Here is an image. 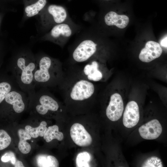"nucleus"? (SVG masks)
<instances>
[{"instance_id": "1", "label": "nucleus", "mask_w": 167, "mask_h": 167, "mask_svg": "<svg viewBox=\"0 0 167 167\" xmlns=\"http://www.w3.org/2000/svg\"><path fill=\"white\" fill-rule=\"evenodd\" d=\"M35 56L29 49H23L13 57L6 70L12 76L19 88L31 97L36 92L34 73Z\"/></svg>"}, {"instance_id": "2", "label": "nucleus", "mask_w": 167, "mask_h": 167, "mask_svg": "<svg viewBox=\"0 0 167 167\" xmlns=\"http://www.w3.org/2000/svg\"><path fill=\"white\" fill-rule=\"evenodd\" d=\"M35 56L36 66L34 81L36 88H58L66 74L62 63L57 59L44 54Z\"/></svg>"}, {"instance_id": "3", "label": "nucleus", "mask_w": 167, "mask_h": 167, "mask_svg": "<svg viewBox=\"0 0 167 167\" xmlns=\"http://www.w3.org/2000/svg\"><path fill=\"white\" fill-rule=\"evenodd\" d=\"M49 89L42 88L36 91L32 96L37 100V103L35 106L36 111L41 115H45L49 111L56 112L60 108L58 102L52 95Z\"/></svg>"}, {"instance_id": "4", "label": "nucleus", "mask_w": 167, "mask_h": 167, "mask_svg": "<svg viewBox=\"0 0 167 167\" xmlns=\"http://www.w3.org/2000/svg\"><path fill=\"white\" fill-rule=\"evenodd\" d=\"M97 45L91 40H86L81 42L74 49L72 54V63L87 62L95 59Z\"/></svg>"}, {"instance_id": "5", "label": "nucleus", "mask_w": 167, "mask_h": 167, "mask_svg": "<svg viewBox=\"0 0 167 167\" xmlns=\"http://www.w3.org/2000/svg\"><path fill=\"white\" fill-rule=\"evenodd\" d=\"M67 16L66 11L63 7L55 5H49L46 11L40 13L41 23L46 27L62 23Z\"/></svg>"}, {"instance_id": "6", "label": "nucleus", "mask_w": 167, "mask_h": 167, "mask_svg": "<svg viewBox=\"0 0 167 167\" xmlns=\"http://www.w3.org/2000/svg\"><path fill=\"white\" fill-rule=\"evenodd\" d=\"M124 110V104L121 96L115 93L112 94L106 109L107 118L112 121H116L122 116Z\"/></svg>"}, {"instance_id": "7", "label": "nucleus", "mask_w": 167, "mask_h": 167, "mask_svg": "<svg viewBox=\"0 0 167 167\" xmlns=\"http://www.w3.org/2000/svg\"><path fill=\"white\" fill-rule=\"evenodd\" d=\"M70 133L73 142L79 146L87 147L92 143L91 136L80 124H74L71 128Z\"/></svg>"}, {"instance_id": "8", "label": "nucleus", "mask_w": 167, "mask_h": 167, "mask_svg": "<svg viewBox=\"0 0 167 167\" xmlns=\"http://www.w3.org/2000/svg\"><path fill=\"white\" fill-rule=\"evenodd\" d=\"M138 131L143 139L152 140L160 136L162 131V128L159 121L156 119H154L140 126Z\"/></svg>"}, {"instance_id": "9", "label": "nucleus", "mask_w": 167, "mask_h": 167, "mask_svg": "<svg viewBox=\"0 0 167 167\" xmlns=\"http://www.w3.org/2000/svg\"><path fill=\"white\" fill-rule=\"evenodd\" d=\"M140 118L139 106L134 101H131L127 104L124 112L122 122L124 126L127 128H132L138 123Z\"/></svg>"}, {"instance_id": "10", "label": "nucleus", "mask_w": 167, "mask_h": 167, "mask_svg": "<svg viewBox=\"0 0 167 167\" xmlns=\"http://www.w3.org/2000/svg\"><path fill=\"white\" fill-rule=\"evenodd\" d=\"M19 88L11 75L6 70L0 69V104L12 90Z\"/></svg>"}, {"instance_id": "11", "label": "nucleus", "mask_w": 167, "mask_h": 167, "mask_svg": "<svg viewBox=\"0 0 167 167\" xmlns=\"http://www.w3.org/2000/svg\"><path fill=\"white\" fill-rule=\"evenodd\" d=\"M162 49L159 43L153 41H149L141 51L139 58L141 61L149 62L160 56Z\"/></svg>"}, {"instance_id": "12", "label": "nucleus", "mask_w": 167, "mask_h": 167, "mask_svg": "<svg viewBox=\"0 0 167 167\" xmlns=\"http://www.w3.org/2000/svg\"><path fill=\"white\" fill-rule=\"evenodd\" d=\"M72 32L69 25L61 23L54 26L49 33V36L50 39L54 42L61 45L62 41L70 37Z\"/></svg>"}, {"instance_id": "13", "label": "nucleus", "mask_w": 167, "mask_h": 167, "mask_svg": "<svg viewBox=\"0 0 167 167\" xmlns=\"http://www.w3.org/2000/svg\"><path fill=\"white\" fill-rule=\"evenodd\" d=\"M104 20L108 26L115 25L120 28H126L129 24V17L125 15H119L115 12L110 11L105 16Z\"/></svg>"}, {"instance_id": "14", "label": "nucleus", "mask_w": 167, "mask_h": 167, "mask_svg": "<svg viewBox=\"0 0 167 167\" xmlns=\"http://www.w3.org/2000/svg\"><path fill=\"white\" fill-rule=\"evenodd\" d=\"M18 134L19 138L18 146L19 150L23 154L28 153L30 152L31 147L26 140L31 139V136L25 130L22 129L19 130Z\"/></svg>"}, {"instance_id": "15", "label": "nucleus", "mask_w": 167, "mask_h": 167, "mask_svg": "<svg viewBox=\"0 0 167 167\" xmlns=\"http://www.w3.org/2000/svg\"><path fill=\"white\" fill-rule=\"evenodd\" d=\"M37 165L40 167H58L59 166L58 160L54 156L45 154L39 155L37 156Z\"/></svg>"}, {"instance_id": "16", "label": "nucleus", "mask_w": 167, "mask_h": 167, "mask_svg": "<svg viewBox=\"0 0 167 167\" xmlns=\"http://www.w3.org/2000/svg\"><path fill=\"white\" fill-rule=\"evenodd\" d=\"M43 137L46 141L49 143L54 139L62 141L63 139L64 135L62 133L59 131L58 126L54 125L47 128Z\"/></svg>"}, {"instance_id": "17", "label": "nucleus", "mask_w": 167, "mask_h": 167, "mask_svg": "<svg viewBox=\"0 0 167 167\" xmlns=\"http://www.w3.org/2000/svg\"><path fill=\"white\" fill-rule=\"evenodd\" d=\"M46 0H38L34 3L26 6L25 8V12L26 16L32 17L39 14L45 6Z\"/></svg>"}, {"instance_id": "18", "label": "nucleus", "mask_w": 167, "mask_h": 167, "mask_svg": "<svg viewBox=\"0 0 167 167\" xmlns=\"http://www.w3.org/2000/svg\"><path fill=\"white\" fill-rule=\"evenodd\" d=\"M46 125V122L43 121L36 127L33 128L29 125L26 126L25 130L33 138H36L38 136L43 137L47 128Z\"/></svg>"}, {"instance_id": "19", "label": "nucleus", "mask_w": 167, "mask_h": 167, "mask_svg": "<svg viewBox=\"0 0 167 167\" xmlns=\"http://www.w3.org/2000/svg\"><path fill=\"white\" fill-rule=\"evenodd\" d=\"M91 157L88 152H84L79 153L76 159V164L78 167H90L89 162L91 160Z\"/></svg>"}, {"instance_id": "20", "label": "nucleus", "mask_w": 167, "mask_h": 167, "mask_svg": "<svg viewBox=\"0 0 167 167\" xmlns=\"http://www.w3.org/2000/svg\"><path fill=\"white\" fill-rule=\"evenodd\" d=\"M11 140V137L5 130L0 129V151L7 148L10 145Z\"/></svg>"}, {"instance_id": "21", "label": "nucleus", "mask_w": 167, "mask_h": 167, "mask_svg": "<svg viewBox=\"0 0 167 167\" xmlns=\"http://www.w3.org/2000/svg\"><path fill=\"white\" fill-rule=\"evenodd\" d=\"M142 167H163L161 160L158 157L153 156L146 159L143 163Z\"/></svg>"}, {"instance_id": "22", "label": "nucleus", "mask_w": 167, "mask_h": 167, "mask_svg": "<svg viewBox=\"0 0 167 167\" xmlns=\"http://www.w3.org/2000/svg\"><path fill=\"white\" fill-rule=\"evenodd\" d=\"M0 160L3 163H6L10 161L13 165H15L17 161L14 154L11 151L4 153L1 156Z\"/></svg>"}, {"instance_id": "23", "label": "nucleus", "mask_w": 167, "mask_h": 167, "mask_svg": "<svg viewBox=\"0 0 167 167\" xmlns=\"http://www.w3.org/2000/svg\"><path fill=\"white\" fill-rule=\"evenodd\" d=\"M5 52V49L4 46L0 42V69L2 64L4 57Z\"/></svg>"}, {"instance_id": "24", "label": "nucleus", "mask_w": 167, "mask_h": 167, "mask_svg": "<svg viewBox=\"0 0 167 167\" xmlns=\"http://www.w3.org/2000/svg\"><path fill=\"white\" fill-rule=\"evenodd\" d=\"M167 36H165L164 38L161 39L160 42V44L161 46L167 48Z\"/></svg>"}, {"instance_id": "25", "label": "nucleus", "mask_w": 167, "mask_h": 167, "mask_svg": "<svg viewBox=\"0 0 167 167\" xmlns=\"http://www.w3.org/2000/svg\"><path fill=\"white\" fill-rule=\"evenodd\" d=\"M15 165V167H24L22 162L19 161H17Z\"/></svg>"}, {"instance_id": "26", "label": "nucleus", "mask_w": 167, "mask_h": 167, "mask_svg": "<svg viewBox=\"0 0 167 167\" xmlns=\"http://www.w3.org/2000/svg\"><path fill=\"white\" fill-rule=\"evenodd\" d=\"M1 16L0 15V25L1 22Z\"/></svg>"}]
</instances>
